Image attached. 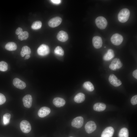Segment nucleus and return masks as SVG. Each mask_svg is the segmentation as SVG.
<instances>
[{
  "label": "nucleus",
  "instance_id": "f257e3e1",
  "mask_svg": "<svg viewBox=\"0 0 137 137\" xmlns=\"http://www.w3.org/2000/svg\"><path fill=\"white\" fill-rule=\"evenodd\" d=\"M130 15V11L126 8L123 9L119 12L118 15L119 21L122 23L127 22L128 20Z\"/></svg>",
  "mask_w": 137,
  "mask_h": 137
},
{
  "label": "nucleus",
  "instance_id": "f03ea898",
  "mask_svg": "<svg viewBox=\"0 0 137 137\" xmlns=\"http://www.w3.org/2000/svg\"><path fill=\"white\" fill-rule=\"evenodd\" d=\"M95 23L97 27L101 29H105L107 25L106 19L102 16L97 18L95 20Z\"/></svg>",
  "mask_w": 137,
  "mask_h": 137
},
{
  "label": "nucleus",
  "instance_id": "7ed1b4c3",
  "mask_svg": "<svg viewBox=\"0 0 137 137\" xmlns=\"http://www.w3.org/2000/svg\"><path fill=\"white\" fill-rule=\"evenodd\" d=\"M49 48L48 46L44 44L41 45L37 50L38 54L42 56L47 55L49 53Z\"/></svg>",
  "mask_w": 137,
  "mask_h": 137
},
{
  "label": "nucleus",
  "instance_id": "20e7f679",
  "mask_svg": "<svg viewBox=\"0 0 137 137\" xmlns=\"http://www.w3.org/2000/svg\"><path fill=\"white\" fill-rule=\"evenodd\" d=\"M123 40V36L117 33L114 34L111 38V42L113 44L115 45H119L121 44Z\"/></svg>",
  "mask_w": 137,
  "mask_h": 137
},
{
  "label": "nucleus",
  "instance_id": "39448f33",
  "mask_svg": "<svg viewBox=\"0 0 137 137\" xmlns=\"http://www.w3.org/2000/svg\"><path fill=\"white\" fill-rule=\"evenodd\" d=\"M20 127L21 131L25 133H29L31 129L30 123L26 120L22 121L20 123Z\"/></svg>",
  "mask_w": 137,
  "mask_h": 137
},
{
  "label": "nucleus",
  "instance_id": "423d86ee",
  "mask_svg": "<svg viewBox=\"0 0 137 137\" xmlns=\"http://www.w3.org/2000/svg\"><path fill=\"white\" fill-rule=\"evenodd\" d=\"M122 65V64L120 60L118 58H116L112 60L109 65V67L112 70L115 71L116 69L121 68Z\"/></svg>",
  "mask_w": 137,
  "mask_h": 137
},
{
  "label": "nucleus",
  "instance_id": "0eeeda50",
  "mask_svg": "<svg viewBox=\"0 0 137 137\" xmlns=\"http://www.w3.org/2000/svg\"><path fill=\"white\" fill-rule=\"evenodd\" d=\"M84 120L83 117L80 116L75 117L72 120L71 125L73 127L77 128H80L82 126Z\"/></svg>",
  "mask_w": 137,
  "mask_h": 137
},
{
  "label": "nucleus",
  "instance_id": "6e6552de",
  "mask_svg": "<svg viewBox=\"0 0 137 137\" xmlns=\"http://www.w3.org/2000/svg\"><path fill=\"white\" fill-rule=\"evenodd\" d=\"M96 125L94 122L90 121L88 122L85 126V129L86 132L90 134L94 131L96 129Z\"/></svg>",
  "mask_w": 137,
  "mask_h": 137
},
{
  "label": "nucleus",
  "instance_id": "1a4fd4ad",
  "mask_svg": "<svg viewBox=\"0 0 137 137\" xmlns=\"http://www.w3.org/2000/svg\"><path fill=\"white\" fill-rule=\"evenodd\" d=\"M62 21V19L61 18L56 17L50 19L48 22V24L50 27H55L60 25Z\"/></svg>",
  "mask_w": 137,
  "mask_h": 137
},
{
  "label": "nucleus",
  "instance_id": "9d476101",
  "mask_svg": "<svg viewBox=\"0 0 137 137\" xmlns=\"http://www.w3.org/2000/svg\"><path fill=\"white\" fill-rule=\"evenodd\" d=\"M109 80L110 83L115 87H118L122 84L121 81L113 74H111L110 75L109 78Z\"/></svg>",
  "mask_w": 137,
  "mask_h": 137
},
{
  "label": "nucleus",
  "instance_id": "9b49d317",
  "mask_svg": "<svg viewBox=\"0 0 137 137\" xmlns=\"http://www.w3.org/2000/svg\"><path fill=\"white\" fill-rule=\"evenodd\" d=\"M22 101L24 106L27 108H30L31 107L32 98L30 94H27L25 96L22 98Z\"/></svg>",
  "mask_w": 137,
  "mask_h": 137
},
{
  "label": "nucleus",
  "instance_id": "f8f14e48",
  "mask_svg": "<svg viewBox=\"0 0 137 137\" xmlns=\"http://www.w3.org/2000/svg\"><path fill=\"white\" fill-rule=\"evenodd\" d=\"M13 83L16 88L20 89H24L26 87L25 83L18 78L13 79Z\"/></svg>",
  "mask_w": 137,
  "mask_h": 137
},
{
  "label": "nucleus",
  "instance_id": "ddd939ff",
  "mask_svg": "<svg viewBox=\"0 0 137 137\" xmlns=\"http://www.w3.org/2000/svg\"><path fill=\"white\" fill-rule=\"evenodd\" d=\"M114 130L111 127L105 128L102 132L101 137H112L114 134Z\"/></svg>",
  "mask_w": 137,
  "mask_h": 137
},
{
  "label": "nucleus",
  "instance_id": "4468645a",
  "mask_svg": "<svg viewBox=\"0 0 137 137\" xmlns=\"http://www.w3.org/2000/svg\"><path fill=\"white\" fill-rule=\"evenodd\" d=\"M50 112V110L49 108L43 107L39 109L38 112V115L39 117L43 118L48 115Z\"/></svg>",
  "mask_w": 137,
  "mask_h": 137
},
{
  "label": "nucleus",
  "instance_id": "2eb2a0df",
  "mask_svg": "<svg viewBox=\"0 0 137 137\" xmlns=\"http://www.w3.org/2000/svg\"><path fill=\"white\" fill-rule=\"evenodd\" d=\"M92 43L93 46L95 48H100L102 46V44L101 38L98 36L94 37L92 39Z\"/></svg>",
  "mask_w": 137,
  "mask_h": 137
},
{
  "label": "nucleus",
  "instance_id": "dca6fc26",
  "mask_svg": "<svg viewBox=\"0 0 137 137\" xmlns=\"http://www.w3.org/2000/svg\"><path fill=\"white\" fill-rule=\"evenodd\" d=\"M57 38L58 40L62 42H65L68 40V36L66 32L61 30L58 33Z\"/></svg>",
  "mask_w": 137,
  "mask_h": 137
},
{
  "label": "nucleus",
  "instance_id": "f3484780",
  "mask_svg": "<svg viewBox=\"0 0 137 137\" xmlns=\"http://www.w3.org/2000/svg\"><path fill=\"white\" fill-rule=\"evenodd\" d=\"M65 100L63 98L59 97L54 98L53 100L54 105L57 107L63 106L65 104Z\"/></svg>",
  "mask_w": 137,
  "mask_h": 137
},
{
  "label": "nucleus",
  "instance_id": "a211bd4d",
  "mask_svg": "<svg viewBox=\"0 0 137 137\" xmlns=\"http://www.w3.org/2000/svg\"><path fill=\"white\" fill-rule=\"evenodd\" d=\"M114 54L113 50L111 49H109L103 57V59L106 61H109L114 58Z\"/></svg>",
  "mask_w": 137,
  "mask_h": 137
},
{
  "label": "nucleus",
  "instance_id": "6ab92c4d",
  "mask_svg": "<svg viewBox=\"0 0 137 137\" xmlns=\"http://www.w3.org/2000/svg\"><path fill=\"white\" fill-rule=\"evenodd\" d=\"M106 108V105L104 103L97 102L93 106V109L95 111L100 112L105 110Z\"/></svg>",
  "mask_w": 137,
  "mask_h": 137
},
{
  "label": "nucleus",
  "instance_id": "aec40b11",
  "mask_svg": "<svg viewBox=\"0 0 137 137\" xmlns=\"http://www.w3.org/2000/svg\"><path fill=\"white\" fill-rule=\"evenodd\" d=\"M85 99L84 94L82 93L77 94L74 98V100L76 102L79 103L83 102Z\"/></svg>",
  "mask_w": 137,
  "mask_h": 137
},
{
  "label": "nucleus",
  "instance_id": "412c9836",
  "mask_svg": "<svg viewBox=\"0 0 137 137\" xmlns=\"http://www.w3.org/2000/svg\"><path fill=\"white\" fill-rule=\"evenodd\" d=\"M5 48L7 50L14 51L17 48V46L15 43L14 42H10L8 43L5 45Z\"/></svg>",
  "mask_w": 137,
  "mask_h": 137
},
{
  "label": "nucleus",
  "instance_id": "4be33fe9",
  "mask_svg": "<svg viewBox=\"0 0 137 137\" xmlns=\"http://www.w3.org/2000/svg\"><path fill=\"white\" fill-rule=\"evenodd\" d=\"M31 53V50L29 47L26 46H23L22 48L20 55L22 57L25 55H30Z\"/></svg>",
  "mask_w": 137,
  "mask_h": 137
},
{
  "label": "nucleus",
  "instance_id": "5701e85b",
  "mask_svg": "<svg viewBox=\"0 0 137 137\" xmlns=\"http://www.w3.org/2000/svg\"><path fill=\"white\" fill-rule=\"evenodd\" d=\"M83 87L87 90L90 92L93 91L94 90L93 84L90 81H86L83 84Z\"/></svg>",
  "mask_w": 137,
  "mask_h": 137
},
{
  "label": "nucleus",
  "instance_id": "b1692460",
  "mask_svg": "<svg viewBox=\"0 0 137 137\" xmlns=\"http://www.w3.org/2000/svg\"><path fill=\"white\" fill-rule=\"evenodd\" d=\"M119 137H129V132L128 129L126 128H122L118 133Z\"/></svg>",
  "mask_w": 137,
  "mask_h": 137
},
{
  "label": "nucleus",
  "instance_id": "393cba45",
  "mask_svg": "<svg viewBox=\"0 0 137 137\" xmlns=\"http://www.w3.org/2000/svg\"><path fill=\"white\" fill-rule=\"evenodd\" d=\"M42 23L41 21H36L34 22L31 26V28L34 30H37L41 28Z\"/></svg>",
  "mask_w": 137,
  "mask_h": 137
},
{
  "label": "nucleus",
  "instance_id": "a878e982",
  "mask_svg": "<svg viewBox=\"0 0 137 137\" xmlns=\"http://www.w3.org/2000/svg\"><path fill=\"white\" fill-rule=\"evenodd\" d=\"M29 37V33L27 31H23L18 36V39L22 41L27 39Z\"/></svg>",
  "mask_w": 137,
  "mask_h": 137
},
{
  "label": "nucleus",
  "instance_id": "bb28decb",
  "mask_svg": "<svg viewBox=\"0 0 137 137\" xmlns=\"http://www.w3.org/2000/svg\"><path fill=\"white\" fill-rule=\"evenodd\" d=\"M11 116V115L9 113H6L3 115V121L4 125H7L9 123Z\"/></svg>",
  "mask_w": 137,
  "mask_h": 137
},
{
  "label": "nucleus",
  "instance_id": "cd10ccee",
  "mask_svg": "<svg viewBox=\"0 0 137 137\" xmlns=\"http://www.w3.org/2000/svg\"><path fill=\"white\" fill-rule=\"evenodd\" d=\"M55 53L58 55L63 56L64 54V51L62 48L59 46H57L54 51Z\"/></svg>",
  "mask_w": 137,
  "mask_h": 137
},
{
  "label": "nucleus",
  "instance_id": "c85d7f7f",
  "mask_svg": "<svg viewBox=\"0 0 137 137\" xmlns=\"http://www.w3.org/2000/svg\"><path fill=\"white\" fill-rule=\"evenodd\" d=\"M8 69L7 64L4 61L0 62V71H6Z\"/></svg>",
  "mask_w": 137,
  "mask_h": 137
},
{
  "label": "nucleus",
  "instance_id": "c756f323",
  "mask_svg": "<svg viewBox=\"0 0 137 137\" xmlns=\"http://www.w3.org/2000/svg\"><path fill=\"white\" fill-rule=\"evenodd\" d=\"M6 100L5 96L3 94L0 93V105L4 103Z\"/></svg>",
  "mask_w": 137,
  "mask_h": 137
},
{
  "label": "nucleus",
  "instance_id": "7c9ffc66",
  "mask_svg": "<svg viewBox=\"0 0 137 137\" xmlns=\"http://www.w3.org/2000/svg\"><path fill=\"white\" fill-rule=\"evenodd\" d=\"M131 102L133 105H136L137 104V95H136L132 97L131 99Z\"/></svg>",
  "mask_w": 137,
  "mask_h": 137
},
{
  "label": "nucleus",
  "instance_id": "2f4dec72",
  "mask_svg": "<svg viewBox=\"0 0 137 137\" xmlns=\"http://www.w3.org/2000/svg\"><path fill=\"white\" fill-rule=\"evenodd\" d=\"M22 32V29L21 27H18L16 29L15 31V33L17 35H19Z\"/></svg>",
  "mask_w": 137,
  "mask_h": 137
},
{
  "label": "nucleus",
  "instance_id": "473e14b6",
  "mask_svg": "<svg viewBox=\"0 0 137 137\" xmlns=\"http://www.w3.org/2000/svg\"><path fill=\"white\" fill-rule=\"evenodd\" d=\"M50 1L53 3L56 4H58L61 2V1L60 0H51Z\"/></svg>",
  "mask_w": 137,
  "mask_h": 137
},
{
  "label": "nucleus",
  "instance_id": "72a5a7b5",
  "mask_svg": "<svg viewBox=\"0 0 137 137\" xmlns=\"http://www.w3.org/2000/svg\"><path fill=\"white\" fill-rule=\"evenodd\" d=\"M132 75L133 77L135 79H137V70H134L133 73Z\"/></svg>",
  "mask_w": 137,
  "mask_h": 137
},
{
  "label": "nucleus",
  "instance_id": "f704fd0d",
  "mask_svg": "<svg viewBox=\"0 0 137 137\" xmlns=\"http://www.w3.org/2000/svg\"><path fill=\"white\" fill-rule=\"evenodd\" d=\"M30 57V55H26V56L25 59H28Z\"/></svg>",
  "mask_w": 137,
  "mask_h": 137
},
{
  "label": "nucleus",
  "instance_id": "c9c22d12",
  "mask_svg": "<svg viewBox=\"0 0 137 137\" xmlns=\"http://www.w3.org/2000/svg\"><path fill=\"white\" fill-rule=\"evenodd\" d=\"M106 48V46H105V47H104V48Z\"/></svg>",
  "mask_w": 137,
  "mask_h": 137
},
{
  "label": "nucleus",
  "instance_id": "e433bc0d",
  "mask_svg": "<svg viewBox=\"0 0 137 137\" xmlns=\"http://www.w3.org/2000/svg\"><path fill=\"white\" fill-rule=\"evenodd\" d=\"M73 137V136H70V137Z\"/></svg>",
  "mask_w": 137,
  "mask_h": 137
}]
</instances>
